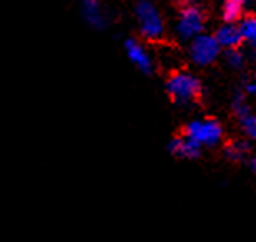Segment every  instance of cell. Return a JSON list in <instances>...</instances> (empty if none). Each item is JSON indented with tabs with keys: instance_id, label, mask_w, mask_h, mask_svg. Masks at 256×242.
Wrapping results in <instances>:
<instances>
[{
	"instance_id": "cell-14",
	"label": "cell",
	"mask_w": 256,
	"mask_h": 242,
	"mask_svg": "<svg viewBox=\"0 0 256 242\" xmlns=\"http://www.w3.org/2000/svg\"><path fill=\"white\" fill-rule=\"evenodd\" d=\"M226 60L230 61V65L234 66V68H240V66H242V63H243V55L240 53L236 48H232V50H228Z\"/></svg>"
},
{
	"instance_id": "cell-4",
	"label": "cell",
	"mask_w": 256,
	"mask_h": 242,
	"mask_svg": "<svg viewBox=\"0 0 256 242\" xmlns=\"http://www.w3.org/2000/svg\"><path fill=\"white\" fill-rule=\"evenodd\" d=\"M204 27V15L196 5H183L180 10V20H178V32L183 38L198 37Z\"/></svg>"
},
{
	"instance_id": "cell-5",
	"label": "cell",
	"mask_w": 256,
	"mask_h": 242,
	"mask_svg": "<svg viewBox=\"0 0 256 242\" xmlns=\"http://www.w3.org/2000/svg\"><path fill=\"white\" fill-rule=\"evenodd\" d=\"M218 51H220V43L216 42V38L210 37V35H198V37H194L190 47L192 58L198 65L212 63L218 56Z\"/></svg>"
},
{
	"instance_id": "cell-7",
	"label": "cell",
	"mask_w": 256,
	"mask_h": 242,
	"mask_svg": "<svg viewBox=\"0 0 256 242\" xmlns=\"http://www.w3.org/2000/svg\"><path fill=\"white\" fill-rule=\"evenodd\" d=\"M233 111L236 115L240 126L252 141H256V115L250 110L248 103L243 96H236L233 101Z\"/></svg>"
},
{
	"instance_id": "cell-9",
	"label": "cell",
	"mask_w": 256,
	"mask_h": 242,
	"mask_svg": "<svg viewBox=\"0 0 256 242\" xmlns=\"http://www.w3.org/2000/svg\"><path fill=\"white\" fill-rule=\"evenodd\" d=\"M80 10L85 22L94 28H104L106 25V15L98 0H80Z\"/></svg>"
},
{
	"instance_id": "cell-15",
	"label": "cell",
	"mask_w": 256,
	"mask_h": 242,
	"mask_svg": "<svg viewBox=\"0 0 256 242\" xmlns=\"http://www.w3.org/2000/svg\"><path fill=\"white\" fill-rule=\"evenodd\" d=\"M246 93L256 96V81H252V83L246 85Z\"/></svg>"
},
{
	"instance_id": "cell-10",
	"label": "cell",
	"mask_w": 256,
	"mask_h": 242,
	"mask_svg": "<svg viewBox=\"0 0 256 242\" xmlns=\"http://www.w3.org/2000/svg\"><path fill=\"white\" fill-rule=\"evenodd\" d=\"M214 38L220 43V47H224L228 50L236 48L240 43L243 42L242 32H240V27H234L233 23H226L224 27H222L214 33Z\"/></svg>"
},
{
	"instance_id": "cell-13",
	"label": "cell",
	"mask_w": 256,
	"mask_h": 242,
	"mask_svg": "<svg viewBox=\"0 0 256 242\" xmlns=\"http://www.w3.org/2000/svg\"><path fill=\"white\" fill-rule=\"evenodd\" d=\"M240 32H242L243 40L256 47V15H248L240 23Z\"/></svg>"
},
{
	"instance_id": "cell-11",
	"label": "cell",
	"mask_w": 256,
	"mask_h": 242,
	"mask_svg": "<svg viewBox=\"0 0 256 242\" xmlns=\"http://www.w3.org/2000/svg\"><path fill=\"white\" fill-rule=\"evenodd\" d=\"M244 2H246V0H224L223 18L226 20V23H234L236 20L242 18Z\"/></svg>"
},
{
	"instance_id": "cell-3",
	"label": "cell",
	"mask_w": 256,
	"mask_h": 242,
	"mask_svg": "<svg viewBox=\"0 0 256 242\" xmlns=\"http://www.w3.org/2000/svg\"><path fill=\"white\" fill-rule=\"evenodd\" d=\"M135 17L138 22L140 33L146 40H158L163 35V20L155 8V5L148 0H140L135 5Z\"/></svg>"
},
{
	"instance_id": "cell-16",
	"label": "cell",
	"mask_w": 256,
	"mask_h": 242,
	"mask_svg": "<svg viewBox=\"0 0 256 242\" xmlns=\"http://www.w3.org/2000/svg\"><path fill=\"white\" fill-rule=\"evenodd\" d=\"M250 168H252V171L256 174V156H253L252 159H250Z\"/></svg>"
},
{
	"instance_id": "cell-2",
	"label": "cell",
	"mask_w": 256,
	"mask_h": 242,
	"mask_svg": "<svg viewBox=\"0 0 256 242\" xmlns=\"http://www.w3.org/2000/svg\"><path fill=\"white\" fill-rule=\"evenodd\" d=\"M183 135L188 136L202 148L216 146L223 138V128L220 121L213 118H203V120H193L183 128Z\"/></svg>"
},
{
	"instance_id": "cell-6",
	"label": "cell",
	"mask_w": 256,
	"mask_h": 242,
	"mask_svg": "<svg viewBox=\"0 0 256 242\" xmlns=\"http://www.w3.org/2000/svg\"><path fill=\"white\" fill-rule=\"evenodd\" d=\"M125 53L128 56V60L135 65V68L138 71L145 75H152L153 71V65H152V58L150 55L146 53L145 47L135 38H128L125 42Z\"/></svg>"
},
{
	"instance_id": "cell-8",
	"label": "cell",
	"mask_w": 256,
	"mask_h": 242,
	"mask_svg": "<svg viewBox=\"0 0 256 242\" xmlns=\"http://www.w3.org/2000/svg\"><path fill=\"white\" fill-rule=\"evenodd\" d=\"M202 146L198 143H194L190 140L188 136L182 135V136H175L168 145V151H170L173 156L176 158H183V159H196L202 154Z\"/></svg>"
},
{
	"instance_id": "cell-1",
	"label": "cell",
	"mask_w": 256,
	"mask_h": 242,
	"mask_svg": "<svg viewBox=\"0 0 256 242\" xmlns=\"http://www.w3.org/2000/svg\"><path fill=\"white\" fill-rule=\"evenodd\" d=\"M166 91L176 105H190L202 96V83L186 71H175L166 81Z\"/></svg>"
},
{
	"instance_id": "cell-12",
	"label": "cell",
	"mask_w": 256,
	"mask_h": 242,
	"mask_svg": "<svg viewBox=\"0 0 256 242\" xmlns=\"http://www.w3.org/2000/svg\"><path fill=\"white\" fill-rule=\"evenodd\" d=\"M224 154H226L228 159H233V161H242V159H246L250 154V145L244 141H233L228 143V146L224 148Z\"/></svg>"
}]
</instances>
